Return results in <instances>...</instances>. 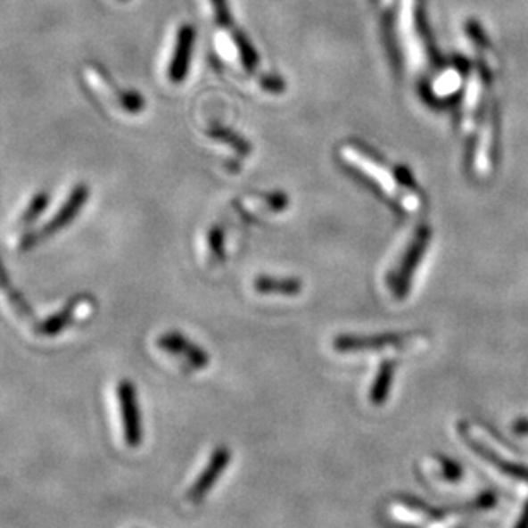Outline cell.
<instances>
[{"mask_svg":"<svg viewBox=\"0 0 528 528\" xmlns=\"http://www.w3.org/2000/svg\"><path fill=\"white\" fill-rule=\"evenodd\" d=\"M89 199V189L87 186H78L72 189V193L69 194L64 206L52 217V220L48 221L45 227H42L40 230L37 232H29L28 235H24V239L21 241L22 251H29L33 249L38 243H42L45 239L55 235L59 230L66 228L67 225L70 221L74 220L81 208L85 206V202Z\"/></svg>","mask_w":528,"mask_h":528,"instance_id":"1","label":"cell"},{"mask_svg":"<svg viewBox=\"0 0 528 528\" xmlns=\"http://www.w3.org/2000/svg\"><path fill=\"white\" fill-rule=\"evenodd\" d=\"M232 462V451L227 446H220L213 451L211 458L204 470L201 472L196 483L187 491V499L191 503H201L206 494L215 487L221 474L227 470V466Z\"/></svg>","mask_w":528,"mask_h":528,"instance_id":"2","label":"cell"},{"mask_svg":"<svg viewBox=\"0 0 528 528\" xmlns=\"http://www.w3.org/2000/svg\"><path fill=\"white\" fill-rule=\"evenodd\" d=\"M119 405H120V417H122V429H124L126 442L132 448H136V446H139L141 438H143V429H141V417H139V408H137L136 390L129 381H124L119 386Z\"/></svg>","mask_w":528,"mask_h":528,"instance_id":"3","label":"cell"},{"mask_svg":"<svg viewBox=\"0 0 528 528\" xmlns=\"http://www.w3.org/2000/svg\"><path fill=\"white\" fill-rule=\"evenodd\" d=\"M194 40H196L194 28L191 24L180 26L178 35H177L174 57H172V62L169 66V78L174 83L184 81L186 76H187V72H189V64H191V55H193V48H194Z\"/></svg>","mask_w":528,"mask_h":528,"instance_id":"4","label":"cell"},{"mask_svg":"<svg viewBox=\"0 0 528 528\" xmlns=\"http://www.w3.org/2000/svg\"><path fill=\"white\" fill-rule=\"evenodd\" d=\"M158 347L165 352L174 353L178 357H184L193 367L202 369L210 364V357L201 347L189 342L186 336L178 333H167L158 340Z\"/></svg>","mask_w":528,"mask_h":528,"instance_id":"5","label":"cell"},{"mask_svg":"<svg viewBox=\"0 0 528 528\" xmlns=\"http://www.w3.org/2000/svg\"><path fill=\"white\" fill-rule=\"evenodd\" d=\"M403 340L400 334H379V336H340L334 340L338 352H360V351H381L395 347Z\"/></svg>","mask_w":528,"mask_h":528,"instance_id":"6","label":"cell"},{"mask_svg":"<svg viewBox=\"0 0 528 528\" xmlns=\"http://www.w3.org/2000/svg\"><path fill=\"white\" fill-rule=\"evenodd\" d=\"M458 433H460V436H462V440L466 442V446H470L479 457H483L484 460L487 462L492 463V465H496L498 466V470H501V472H505L507 475H511V477H516V479H522V481H528V470L527 468H524V466H516V465H513V463H507L503 460V458H499L498 455H494L489 448H485L483 446L481 442H477V441L474 440L470 434H468V431H466V427H465V424H460V427H458Z\"/></svg>","mask_w":528,"mask_h":528,"instance_id":"7","label":"cell"},{"mask_svg":"<svg viewBox=\"0 0 528 528\" xmlns=\"http://www.w3.org/2000/svg\"><path fill=\"white\" fill-rule=\"evenodd\" d=\"M395 369L396 364L392 360H386L381 364L375 383L371 386V393H369V400L375 407H381L388 401V396L392 393V386H393V379H395Z\"/></svg>","mask_w":528,"mask_h":528,"instance_id":"8","label":"cell"},{"mask_svg":"<svg viewBox=\"0 0 528 528\" xmlns=\"http://www.w3.org/2000/svg\"><path fill=\"white\" fill-rule=\"evenodd\" d=\"M427 239H429V232L427 230H422V234H418L416 243H412V247H410V251L407 254V260H405V263L401 266V271H400V276H398V293L400 295H403L407 292L405 288H407V284L410 280V275H412L414 268L417 266L418 260L424 254V247H425Z\"/></svg>","mask_w":528,"mask_h":528,"instance_id":"9","label":"cell"},{"mask_svg":"<svg viewBox=\"0 0 528 528\" xmlns=\"http://www.w3.org/2000/svg\"><path fill=\"white\" fill-rule=\"evenodd\" d=\"M79 302H81V299H74V301H70L66 308L62 309V310H59V312H55L54 316H50L46 321H44V323L38 326V333H40V334H45V336H55V334H59V333L64 330L66 326H69V323L72 321L76 310L81 306Z\"/></svg>","mask_w":528,"mask_h":528,"instance_id":"10","label":"cell"},{"mask_svg":"<svg viewBox=\"0 0 528 528\" xmlns=\"http://www.w3.org/2000/svg\"><path fill=\"white\" fill-rule=\"evenodd\" d=\"M256 288L261 293H285V295H293L301 292V284L297 280H269V278H261L256 282Z\"/></svg>","mask_w":528,"mask_h":528,"instance_id":"11","label":"cell"},{"mask_svg":"<svg viewBox=\"0 0 528 528\" xmlns=\"http://www.w3.org/2000/svg\"><path fill=\"white\" fill-rule=\"evenodd\" d=\"M48 204H50V196L46 193H38L33 198V201L28 204V208H26V211L22 215V223L24 225H31L48 208Z\"/></svg>","mask_w":528,"mask_h":528,"instance_id":"12","label":"cell"},{"mask_svg":"<svg viewBox=\"0 0 528 528\" xmlns=\"http://www.w3.org/2000/svg\"><path fill=\"white\" fill-rule=\"evenodd\" d=\"M438 462L441 466V475L450 481V483H455V481H460L463 475L462 465L453 460V458H448V457H442L438 455Z\"/></svg>","mask_w":528,"mask_h":528,"instance_id":"13","label":"cell"},{"mask_svg":"<svg viewBox=\"0 0 528 528\" xmlns=\"http://www.w3.org/2000/svg\"><path fill=\"white\" fill-rule=\"evenodd\" d=\"M234 40H235V45H237V48H239V52H241L243 66L247 67V69H254V67L258 66L256 52H254L252 45L245 40V37L241 35V33H235V35H234Z\"/></svg>","mask_w":528,"mask_h":528,"instance_id":"14","label":"cell"},{"mask_svg":"<svg viewBox=\"0 0 528 528\" xmlns=\"http://www.w3.org/2000/svg\"><path fill=\"white\" fill-rule=\"evenodd\" d=\"M217 21L223 28H228L232 24V14H230V7H228V0H211Z\"/></svg>","mask_w":528,"mask_h":528,"instance_id":"15","label":"cell"},{"mask_svg":"<svg viewBox=\"0 0 528 528\" xmlns=\"http://www.w3.org/2000/svg\"><path fill=\"white\" fill-rule=\"evenodd\" d=\"M120 103L126 111H132V113H137L144 107V100L134 93V91H122L120 93Z\"/></svg>","mask_w":528,"mask_h":528,"instance_id":"16","label":"cell"},{"mask_svg":"<svg viewBox=\"0 0 528 528\" xmlns=\"http://www.w3.org/2000/svg\"><path fill=\"white\" fill-rule=\"evenodd\" d=\"M0 286L5 288V292H12L11 290V282H9V275H7V271H5L2 261H0Z\"/></svg>","mask_w":528,"mask_h":528,"instance_id":"17","label":"cell"},{"mask_svg":"<svg viewBox=\"0 0 528 528\" xmlns=\"http://www.w3.org/2000/svg\"><path fill=\"white\" fill-rule=\"evenodd\" d=\"M516 528H528V505L525 507V511H524V515H522V518H520Z\"/></svg>","mask_w":528,"mask_h":528,"instance_id":"18","label":"cell"}]
</instances>
